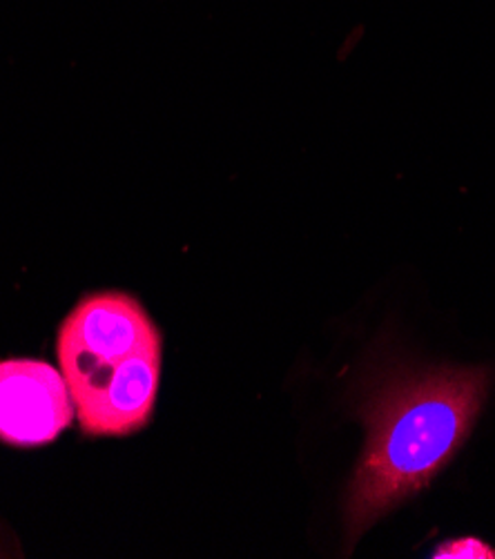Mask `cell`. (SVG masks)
Returning a JSON list of instances; mask_svg holds the SVG:
<instances>
[{
	"mask_svg": "<svg viewBox=\"0 0 495 559\" xmlns=\"http://www.w3.org/2000/svg\"><path fill=\"white\" fill-rule=\"evenodd\" d=\"M59 361L85 435L123 437L150 421L161 334L130 295L83 299L61 325Z\"/></svg>",
	"mask_w": 495,
	"mask_h": 559,
	"instance_id": "7a4b0ae2",
	"label": "cell"
},
{
	"mask_svg": "<svg viewBox=\"0 0 495 559\" xmlns=\"http://www.w3.org/2000/svg\"><path fill=\"white\" fill-rule=\"evenodd\" d=\"M435 559H495V548L480 537L467 535L439 544L433 555Z\"/></svg>",
	"mask_w": 495,
	"mask_h": 559,
	"instance_id": "277c9868",
	"label": "cell"
},
{
	"mask_svg": "<svg viewBox=\"0 0 495 559\" xmlns=\"http://www.w3.org/2000/svg\"><path fill=\"white\" fill-rule=\"evenodd\" d=\"M66 377L47 361L0 364V441L43 445L57 439L74 417Z\"/></svg>",
	"mask_w": 495,
	"mask_h": 559,
	"instance_id": "3957f363",
	"label": "cell"
},
{
	"mask_svg": "<svg viewBox=\"0 0 495 559\" xmlns=\"http://www.w3.org/2000/svg\"><path fill=\"white\" fill-rule=\"evenodd\" d=\"M491 379L486 368H435L396 377L368 397L362 408L368 439L346 495L351 544L453 462Z\"/></svg>",
	"mask_w": 495,
	"mask_h": 559,
	"instance_id": "6da1fadb",
	"label": "cell"
}]
</instances>
